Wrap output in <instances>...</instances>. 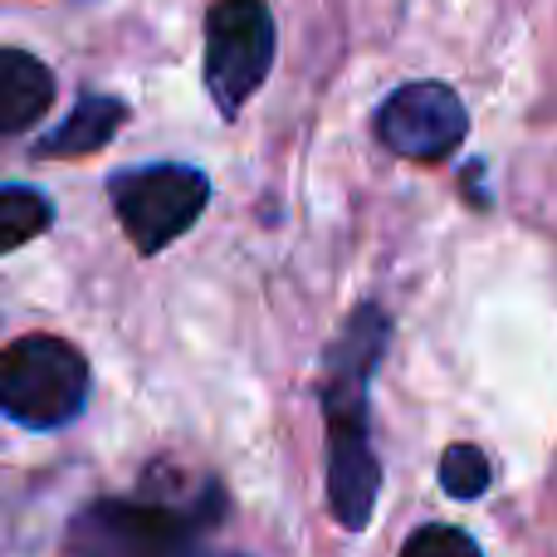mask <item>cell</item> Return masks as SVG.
<instances>
[{"mask_svg":"<svg viewBox=\"0 0 557 557\" xmlns=\"http://www.w3.org/2000/svg\"><path fill=\"white\" fill-rule=\"evenodd\" d=\"M386 337H392V318L382 308H352L327 352L323 392H318L327 421V509L352 533L367 529L376 490H382V465L372 450V425H367V382L386 352Z\"/></svg>","mask_w":557,"mask_h":557,"instance_id":"1","label":"cell"},{"mask_svg":"<svg viewBox=\"0 0 557 557\" xmlns=\"http://www.w3.org/2000/svg\"><path fill=\"white\" fill-rule=\"evenodd\" d=\"M211 513L152 499H98L69 523V557H231L206 543Z\"/></svg>","mask_w":557,"mask_h":557,"instance_id":"2","label":"cell"},{"mask_svg":"<svg viewBox=\"0 0 557 557\" xmlns=\"http://www.w3.org/2000/svg\"><path fill=\"white\" fill-rule=\"evenodd\" d=\"M88 401V362L74 343L49 333H29L0 352V416L54 431L69 425Z\"/></svg>","mask_w":557,"mask_h":557,"instance_id":"3","label":"cell"},{"mask_svg":"<svg viewBox=\"0 0 557 557\" xmlns=\"http://www.w3.org/2000/svg\"><path fill=\"white\" fill-rule=\"evenodd\" d=\"M108 191H113L117 225H123V235L133 240L137 255H162L166 245L182 240V235L201 221L206 201H211L206 172L182 166V162L117 172Z\"/></svg>","mask_w":557,"mask_h":557,"instance_id":"4","label":"cell"},{"mask_svg":"<svg viewBox=\"0 0 557 557\" xmlns=\"http://www.w3.org/2000/svg\"><path fill=\"white\" fill-rule=\"evenodd\" d=\"M274 69V15L264 0H215L206 15V94L235 117Z\"/></svg>","mask_w":557,"mask_h":557,"instance_id":"5","label":"cell"},{"mask_svg":"<svg viewBox=\"0 0 557 557\" xmlns=\"http://www.w3.org/2000/svg\"><path fill=\"white\" fill-rule=\"evenodd\" d=\"M372 127L382 137V147H392L396 157L445 162L465 143V133H470V113H465L460 94L450 84L416 78V84H401L396 94L382 98Z\"/></svg>","mask_w":557,"mask_h":557,"instance_id":"6","label":"cell"},{"mask_svg":"<svg viewBox=\"0 0 557 557\" xmlns=\"http://www.w3.org/2000/svg\"><path fill=\"white\" fill-rule=\"evenodd\" d=\"M49 103H54V74L45 69V59L0 45V137L25 133L45 117Z\"/></svg>","mask_w":557,"mask_h":557,"instance_id":"7","label":"cell"},{"mask_svg":"<svg viewBox=\"0 0 557 557\" xmlns=\"http://www.w3.org/2000/svg\"><path fill=\"white\" fill-rule=\"evenodd\" d=\"M123 123H127L123 98H84V103L39 143V157H88L113 143Z\"/></svg>","mask_w":557,"mask_h":557,"instance_id":"8","label":"cell"},{"mask_svg":"<svg viewBox=\"0 0 557 557\" xmlns=\"http://www.w3.org/2000/svg\"><path fill=\"white\" fill-rule=\"evenodd\" d=\"M49 221H54V211L35 186H0V255L39 240L49 231Z\"/></svg>","mask_w":557,"mask_h":557,"instance_id":"9","label":"cell"},{"mask_svg":"<svg viewBox=\"0 0 557 557\" xmlns=\"http://www.w3.org/2000/svg\"><path fill=\"white\" fill-rule=\"evenodd\" d=\"M490 480H494V470L480 445H450V450L441 455V490L450 494V499H480V494L490 490Z\"/></svg>","mask_w":557,"mask_h":557,"instance_id":"10","label":"cell"},{"mask_svg":"<svg viewBox=\"0 0 557 557\" xmlns=\"http://www.w3.org/2000/svg\"><path fill=\"white\" fill-rule=\"evenodd\" d=\"M401 557H484V553L465 529H450V523H425V529H416L411 539H406Z\"/></svg>","mask_w":557,"mask_h":557,"instance_id":"11","label":"cell"}]
</instances>
